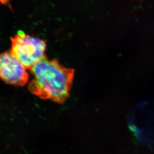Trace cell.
<instances>
[{
  "instance_id": "obj_4",
  "label": "cell",
  "mask_w": 154,
  "mask_h": 154,
  "mask_svg": "<svg viewBox=\"0 0 154 154\" xmlns=\"http://www.w3.org/2000/svg\"><path fill=\"white\" fill-rule=\"evenodd\" d=\"M140 1H142V0H140Z\"/></svg>"
},
{
  "instance_id": "obj_1",
  "label": "cell",
  "mask_w": 154,
  "mask_h": 154,
  "mask_svg": "<svg viewBox=\"0 0 154 154\" xmlns=\"http://www.w3.org/2000/svg\"><path fill=\"white\" fill-rule=\"evenodd\" d=\"M33 79L29 85L30 92L42 99L64 103L70 96L75 70L45 56L30 69Z\"/></svg>"
},
{
  "instance_id": "obj_2",
  "label": "cell",
  "mask_w": 154,
  "mask_h": 154,
  "mask_svg": "<svg viewBox=\"0 0 154 154\" xmlns=\"http://www.w3.org/2000/svg\"><path fill=\"white\" fill-rule=\"evenodd\" d=\"M11 40L10 52L26 69H30L45 56L46 42L41 38L20 31Z\"/></svg>"
},
{
  "instance_id": "obj_3",
  "label": "cell",
  "mask_w": 154,
  "mask_h": 154,
  "mask_svg": "<svg viewBox=\"0 0 154 154\" xmlns=\"http://www.w3.org/2000/svg\"><path fill=\"white\" fill-rule=\"evenodd\" d=\"M0 79L5 83L16 86H23L29 81L26 68L11 53L0 54Z\"/></svg>"
}]
</instances>
